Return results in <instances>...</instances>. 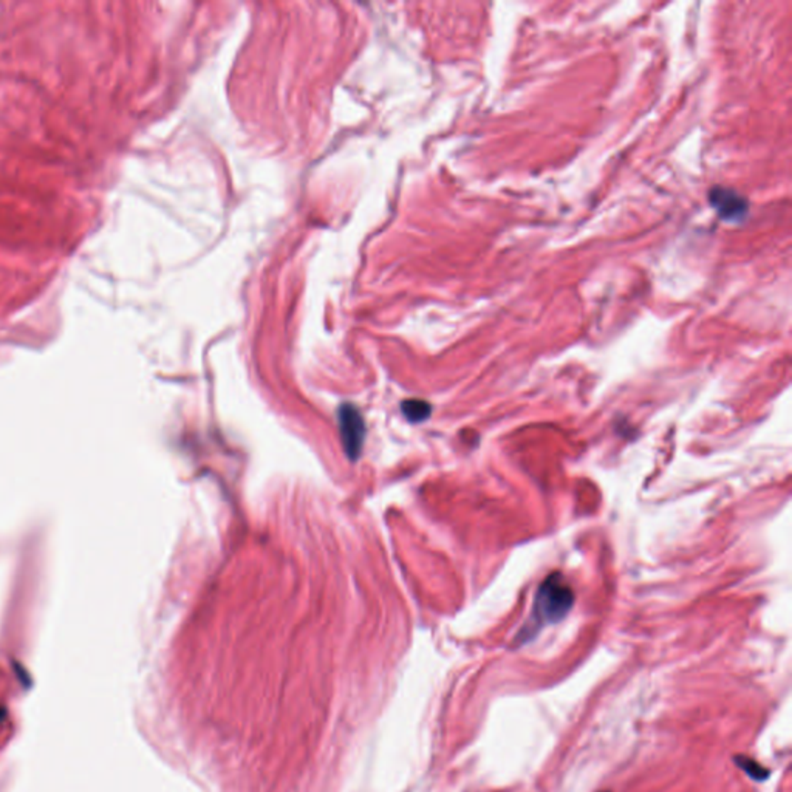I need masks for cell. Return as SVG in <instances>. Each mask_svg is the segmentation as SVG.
I'll list each match as a JSON object with an SVG mask.
<instances>
[{
  "mask_svg": "<svg viewBox=\"0 0 792 792\" xmlns=\"http://www.w3.org/2000/svg\"><path fill=\"white\" fill-rule=\"evenodd\" d=\"M401 409L410 423H421V421L429 418L432 407H430L429 403H426L423 399H407L401 406Z\"/></svg>",
  "mask_w": 792,
  "mask_h": 792,
  "instance_id": "cell-4",
  "label": "cell"
},
{
  "mask_svg": "<svg viewBox=\"0 0 792 792\" xmlns=\"http://www.w3.org/2000/svg\"><path fill=\"white\" fill-rule=\"evenodd\" d=\"M337 418H339L344 451L350 460H356L363 452L364 438H366L363 415L355 406L342 405Z\"/></svg>",
  "mask_w": 792,
  "mask_h": 792,
  "instance_id": "cell-2",
  "label": "cell"
},
{
  "mask_svg": "<svg viewBox=\"0 0 792 792\" xmlns=\"http://www.w3.org/2000/svg\"><path fill=\"white\" fill-rule=\"evenodd\" d=\"M736 763L741 771H745L756 782H765L767 777H769V771H767V767H761L760 763L754 760V758H749V757L746 756H737Z\"/></svg>",
  "mask_w": 792,
  "mask_h": 792,
  "instance_id": "cell-5",
  "label": "cell"
},
{
  "mask_svg": "<svg viewBox=\"0 0 792 792\" xmlns=\"http://www.w3.org/2000/svg\"><path fill=\"white\" fill-rule=\"evenodd\" d=\"M710 202L717 209V213H720L721 217L730 218V220L741 217L747 211L745 198L737 195L736 192L729 189L717 187L714 194L710 195Z\"/></svg>",
  "mask_w": 792,
  "mask_h": 792,
  "instance_id": "cell-3",
  "label": "cell"
},
{
  "mask_svg": "<svg viewBox=\"0 0 792 792\" xmlns=\"http://www.w3.org/2000/svg\"><path fill=\"white\" fill-rule=\"evenodd\" d=\"M573 604L575 593L564 576L560 573L548 576L536 595L531 622L518 633V641L531 639L542 627L553 626L562 621L570 613Z\"/></svg>",
  "mask_w": 792,
  "mask_h": 792,
  "instance_id": "cell-1",
  "label": "cell"
}]
</instances>
